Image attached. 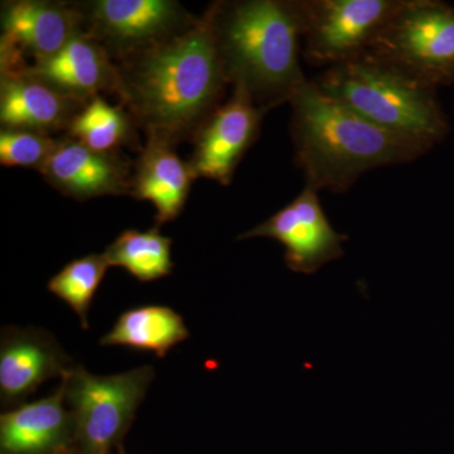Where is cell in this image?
Segmentation results:
<instances>
[{
	"mask_svg": "<svg viewBox=\"0 0 454 454\" xmlns=\"http://www.w3.org/2000/svg\"><path fill=\"white\" fill-rule=\"evenodd\" d=\"M366 53L429 85L454 82V7L439 0H403Z\"/></svg>",
	"mask_w": 454,
	"mask_h": 454,
	"instance_id": "obj_6",
	"label": "cell"
},
{
	"mask_svg": "<svg viewBox=\"0 0 454 454\" xmlns=\"http://www.w3.org/2000/svg\"><path fill=\"white\" fill-rule=\"evenodd\" d=\"M2 41L28 56L43 61L64 49L82 32V18L73 2L13 0L2 5Z\"/></svg>",
	"mask_w": 454,
	"mask_h": 454,
	"instance_id": "obj_13",
	"label": "cell"
},
{
	"mask_svg": "<svg viewBox=\"0 0 454 454\" xmlns=\"http://www.w3.org/2000/svg\"><path fill=\"white\" fill-rule=\"evenodd\" d=\"M109 262L103 254H91L74 260L51 278L49 291L67 303L88 330V312L98 286L103 282Z\"/></svg>",
	"mask_w": 454,
	"mask_h": 454,
	"instance_id": "obj_21",
	"label": "cell"
},
{
	"mask_svg": "<svg viewBox=\"0 0 454 454\" xmlns=\"http://www.w3.org/2000/svg\"><path fill=\"white\" fill-rule=\"evenodd\" d=\"M74 366L49 333L26 328L3 331L0 394L5 404H23L44 381L64 379Z\"/></svg>",
	"mask_w": 454,
	"mask_h": 454,
	"instance_id": "obj_14",
	"label": "cell"
},
{
	"mask_svg": "<svg viewBox=\"0 0 454 454\" xmlns=\"http://www.w3.org/2000/svg\"><path fill=\"white\" fill-rule=\"evenodd\" d=\"M59 139L35 131L2 129L0 163L5 167H22L40 170L55 151Z\"/></svg>",
	"mask_w": 454,
	"mask_h": 454,
	"instance_id": "obj_22",
	"label": "cell"
},
{
	"mask_svg": "<svg viewBox=\"0 0 454 454\" xmlns=\"http://www.w3.org/2000/svg\"><path fill=\"white\" fill-rule=\"evenodd\" d=\"M170 245L172 240L160 235L158 226L145 232L125 230L103 255L110 267L124 268L140 282H153L172 271Z\"/></svg>",
	"mask_w": 454,
	"mask_h": 454,
	"instance_id": "obj_20",
	"label": "cell"
},
{
	"mask_svg": "<svg viewBox=\"0 0 454 454\" xmlns=\"http://www.w3.org/2000/svg\"><path fill=\"white\" fill-rule=\"evenodd\" d=\"M289 106L295 163L307 186L317 191L345 193L370 170L413 162L434 148L366 121L313 80L297 90Z\"/></svg>",
	"mask_w": 454,
	"mask_h": 454,
	"instance_id": "obj_2",
	"label": "cell"
},
{
	"mask_svg": "<svg viewBox=\"0 0 454 454\" xmlns=\"http://www.w3.org/2000/svg\"><path fill=\"white\" fill-rule=\"evenodd\" d=\"M403 0H298L301 53L319 67L365 55Z\"/></svg>",
	"mask_w": 454,
	"mask_h": 454,
	"instance_id": "obj_7",
	"label": "cell"
},
{
	"mask_svg": "<svg viewBox=\"0 0 454 454\" xmlns=\"http://www.w3.org/2000/svg\"><path fill=\"white\" fill-rule=\"evenodd\" d=\"M53 454H76V452H74L73 446H70L66 447L64 450H59V452Z\"/></svg>",
	"mask_w": 454,
	"mask_h": 454,
	"instance_id": "obj_23",
	"label": "cell"
},
{
	"mask_svg": "<svg viewBox=\"0 0 454 454\" xmlns=\"http://www.w3.org/2000/svg\"><path fill=\"white\" fill-rule=\"evenodd\" d=\"M133 168L121 153L92 151L66 134L38 172L64 196L77 201L129 195Z\"/></svg>",
	"mask_w": 454,
	"mask_h": 454,
	"instance_id": "obj_12",
	"label": "cell"
},
{
	"mask_svg": "<svg viewBox=\"0 0 454 454\" xmlns=\"http://www.w3.org/2000/svg\"><path fill=\"white\" fill-rule=\"evenodd\" d=\"M255 238L273 239L282 244L286 267L301 274H315L328 262L342 258V243L348 239L333 229L318 191L307 184L291 203L239 236L238 240Z\"/></svg>",
	"mask_w": 454,
	"mask_h": 454,
	"instance_id": "obj_9",
	"label": "cell"
},
{
	"mask_svg": "<svg viewBox=\"0 0 454 454\" xmlns=\"http://www.w3.org/2000/svg\"><path fill=\"white\" fill-rule=\"evenodd\" d=\"M115 64L121 106L146 139L173 146L193 142L229 83L205 16L184 35Z\"/></svg>",
	"mask_w": 454,
	"mask_h": 454,
	"instance_id": "obj_1",
	"label": "cell"
},
{
	"mask_svg": "<svg viewBox=\"0 0 454 454\" xmlns=\"http://www.w3.org/2000/svg\"><path fill=\"white\" fill-rule=\"evenodd\" d=\"M193 179L190 163L178 157L175 146L146 139L134 164L129 196L153 203L155 223L162 225L184 210Z\"/></svg>",
	"mask_w": 454,
	"mask_h": 454,
	"instance_id": "obj_17",
	"label": "cell"
},
{
	"mask_svg": "<svg viewBox=\"0 0 454 454\" xmlns=\"http://www.w3.org/2000/svg\"><path fill=\"white\" fill-rule=\"evenodd\" d=\"M313 82L325 94L385 129L433 146L450 134V121L437 88L372 53L325 68Z\"/></svg>",
	"mask_w": 454,
	"mask_h": 454,
	"instance_id": "obj_4",
	"label": "cell"
},
{
	"mask_svg": "<svg viewBox=\"0 0 454 454\" xmlns=\"http://www.w3.org/2000/svg\"><path fill=\"white\" fill-rule=\"evenodd\" d=\"M119 454H124V452H122L121 448V450H119Z\"/></svg>",
	"mask_w": 454,
	"mask_h": 454,
	"instance_id": "obj_24",
	"label": "cell"
},
{
	"mask_svg": "<svg viewBox=\"0 0 454 454\" xmlns=\"http://www.w3.org/2000/svg\"><path fill=\"white\" fill-rule=\"evenodd\" d=\"M137 129L136 121L124 107L114 106L98 95L77 113L66 134L92 151L116 153L125 145L139 148Z\"/></svg>",
	"mask_w": 454,
	"mask_h": 454,
	"instance_id": "obj_19",
	"label": "cell"
},
{
	"mask_svg": "<svg viewBox=\"0 0 454 454\" xmlns=\"http://www.w3.org/2000/svg\"><path fill=\"white\" fill-rule=\"evenodd\" d=\"M244 89L235 86L231 97L217 107L193 139L191 169L196 178L229 186L250 146L259 138L265 115Z\"/></svg>",
	"mask_w": 454,
	"mask_h": 454,
	"instance_id": "obj_10",
	"label": "cell"
},
{
	"mask_svg": "<svg viewBox=\"0 0 454 454\" xmlns=\"http://www.w3.org/2000/svg\"><path fill=\"white\" fill-rule=\"evenodd\" d=\"M27 70L59 91L88 103L100 94L118 92V68L101 44L86 33L43 61L27 65Z\"/></svg>",
	"mask_w": 454,
	"mask_h": 454,
	"instance_id": "obj_15",
	"label": "cell"
},
{
	"mask_svg": "<svg viewBox=\"0 0 454 454\" xmlns=\"http://www.w3.org/2000/svg\"><path fill=\"white\" fill-rule=\"evenodd\" d=\"M188 337L190 333L177 312L169 307L143 306L122 313L100 343L151 351L163 358L173 346Z\"/></svg>",
	"mask_w": 454,
	"mask_h": 454,
	"instance_id": "obj_18",
	"label": "cell"
},
{
	"mask_svg": "<svg viewBox=\"0 0 454 454\" xmlns=\"http://www.w3.org/2000/svg\"><path fill=\"white\" fill-rule=\"evenodd\" d=\"M27 62L0 64V121L3 129L52 136L67 133L85 101L70 97L27 70Z\"/></svg>",
	"mask_w": 454,
	"mask_h": 454,
	"instance_id": "obj_11",
	"label": "cell"
},
{
	"mask_svg": "<svg viewBox=\"0 0 454 454\" xmlns=\"http://www.w3.org/2000/svg\"><path fill=\"white\" fill-rule=\"evenodd\" d=\"M65 402V382L61 381L52 395L3 413L2 454H53L73 446L74 418Z\"/></svg>",
	"mask_w": 454,
	"mask_h": 454,
	"instance_id": "obj_16",
	"label": "cell"
},
{
	"mask_svg": "<svg viewBox=\"0 0 454 454\" xmlns=\"http://www.w3.org/2000/svg\"><path fill=\"white\" fill-rule=\"evenodd\" d=\"M73 5L82 32L114 62L178 37L200 20L175 0H89Z\"/></svg>",
	"mask_w": 454,
	"mask_h": 454,
	"instance_id": "obj_8",
	"label": "cell"
},
{
	"mask_svg": "<svg viewBox=\"0 0 454 454\" xmlns=\"http://www.w3.org/2000/svg\"><path fill=\"white\" fill-rule=\"evenodd\" d=\"M203 16L227 82L244 89L262 112L289 104L309 80L300 64L298 0H225Z\"/></svg>",
	"mask_w": 454,
	"mask_h": 454,
	"instance_id": "obj_3",
	"label": "cell"
},
{
	"mask_svg": "<svg viewBox=\"0 0 454 454\" xmlns=\"http://www.w3.org/2000/svg\"><path fill=\"white\" fill-rule=\"evenodd\" d=\"M153 378L151 366L112 376L92 375L82 366L66 373L61 380L74 418V452L112 454L121 447Z\"/></svg>",
	"mask_w": 454,
	"mask_h": 454,
	"instance_id": "obj_5",
	"label": "cell"
}]
</instances>
